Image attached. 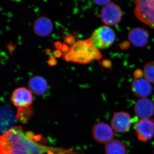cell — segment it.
<instances>
[{
  "label": "cell",
  "mask_w": 154,
  "mask_h": 154,
  "mask_svg": "<svg viewBox=\"0 0 154 154\" xmlns=\"http://www.w3.org/2000/svg\"><path fill=\"white\" fill-rule=\"evenodd\" d=\"M149 38L148 31L143 28H133L128 33L129 41L136 47L138 48L145 46L148 42Z\"/></svg>",
  "instance_id": "7c38bea8"
},
{
  "label": "cell",
  "mask_w": 154,
  "mask_h": 154,
  "mask_svg": "<svg viewBox=\"0 0 154 154\" xmlns=\"http://www.w3.org/2000/svg\"><path fill=\"white\" fill-rule=\"evenodd\" d=\"M34 29L35 33L39 36H48L52 31V22L46 17L39 18L34 23Z\"/></svg>",
  "instance_id": "5bb4252c"
},
{
  "label": "cell",
  "mask_w": 154,
  "mask_h": 154,
  "mask_svg": "<svg viewBox=\"0 0 154 154\" xmlns=\"http://www.w3.org/2000/svg\"><path fill=\"white\" fill-rule=\"evenodd\" d=\"M131 91L137 97L147 98L151 94L152 88L150 82L142 77L134 78L131 85Z\"/></svg>",
  "instance_id": "30bf717a"
},
{
  "label": "cell",
  "mask_w": 154,
  "mask_h": 154,
  "mask_svg": "<svg viewBox=\"0 0 154 154\" xmlns=\"http://www.w3.org/2000/svg\"><path fill=\"white\" fill-rule=\"evenodd\" d=\"M105 152L106 154H126V146L121 140L113 139L105 145Z\"/></svg>",
  "instance_id": "9a60e30c"
},
{
  "label": "cell",
  "mask_w": 154,
  "mask_h": 154,
  "mask_svg": "<svg viewBox=\"0 0 154 154\" xmlns=\"http://www.w3.org/2000/svg\"><path fill=\"white\" fill-rule=\"evenodd\" d=\"M111 0H93L94 2L99 6H105L110 3Z\"/></svg>",
  "instance_id": "ac0fdd59"
},
{
  "label": "cell",
  "mask_w": 154,
  "mask_h": 154,
  "mask_svg": "<svg viewBox=\"0 0 154 154\" xmlns=\"http://www.w3.org/2000/svg\"><path fill=\"white\" fill-rule=\"evenodd\" d=\"M42 137L25 131L20 126L12 128L1 136L0 154H69L70 150L48 146L40 143Z\"/></svg>",
  "instance_id": "6da1fadb"
},
{
  "label": "cell",
  "mask_w": 154,
  "mask_h": 154,
  "mask_svg": "<svg viewBox=\"0 0 154 154\" xmlns=\"http://www.w3.org/2000/svg\"><path fill=\"white\" fill-rule=\"evenodd\" d=\"M132 121L130 115L127 112L125 111L115 112L111 119V127L115 132L125 133L130 128Z\"/></svg>",
  "instance_id": "52a82bcc"
},
{
  "label": "cell",
  "mask_w": 154,
  "mask_h": 154,
  "mask_svg": "<svg viewBox=\"0 0 154 154\" xmlns=\"http://www.w3.org/2000/svg\"><path fill=\"white\" fill-rule=\"evenodd\" d=\"M32 113L33 112L30 107H19L18 108L16 118L22 123H27Z\"/></svg>",
  "instance_id": "2e32d148"
},
{
  "label": "cell",
  "mask_w": 154,
  "mask_h": 154,
  "mask_svg": "<svg viewBox=\"0 0 154 154\" xmlns=\"http://www.w3.org/2000/svg\"><path fill=\"white\" fill-rule=\"evenodd\" d=\"M135 113L140 119H149L154 114V104L152 100L143 98L135 104Z\"/></svg>",
  "instance_id": "8fae6325"
},
{
  "label": "cell",
  "mask_w": 154,
  "mask_h": 154,
  "mask_svg": "<svg viewBox=\"0 0 154 154\" xmlns=\"http://www.w3.org/2000/svg\"></svg>",
  "instance_id": "d6986e66"
},
{
  "label": "cell",
  "mask_w": 154,
  "mask_h": 154,
  "mask_svg": "<svg viewBox=\"0 0 154 154\" xmlns=\"http://www.w3.org/2000/svg\"><path fill=\"white\" fill-rule=\"evenodd\" d=\"M134 129L139 140L143 142L148 141L154 136V120L140 119L135 123Z\"/></svg>",
  "instance_id": "8992f818"
},
{
  "label": "cell",
  "mask_w": 154,
  "mask_h": 154,
  "mask_svg": "<svg viewBox=\"0 0 154 154\" xmlns=\"http://www.w3.org/2000/svg\"><path fill=\"white\" fill-rule=\"evenodd\" d=\"M91 38L98 49H107L114 43L115 33L113 29L108 26H102L94 30Z\"/></svg>",
  "instance_id": "277c9868"
},
{
  "label": "cell",
  "mask_w": 154,
  "mask_h": 154,
  "mask_svg": "<svg viewBox=\"0 0 154 154\" xmlns=\"http://www.w3.org/2000/svg\"><path fill=\"white\" fill-rule=\"evenodd\" d=\"M31 92L38 96H42L47 92L48 85L42 77L36 76L31 78L28 83Z\"/></svg>",
  "instance_id": "4fadbf2b"
},
{
  "label": "cell",
  "mask_w": 154,
  "mask_h": 154,
  "mask_svg": "<svg viewBox=\"0 0 154 154\" xmlns=\"http://www.w3.org/2000/svg\"><path fill=\"white\" fill-rule=\"evenodd\" d=\"M113 130L111 126L104 122L94 125L92 129L93 137L99 143L106 144L113 140Z\"/></svg>",
  "instance_id": "ba28073f"
},
{
  "label": "cell",
  "mask_w": 154,
  "mask_h": 154,
  "mask_svg": "<svg viewBox=\"0 0 154 154\" xmlns=\"http://www.w3.org/2000/svg\"><path fill=\"white\" fill-rule=\"evenodd\" d=\"M99 17L105 25L114 26L121 21L122 11L118 5L110 2L102 9Z\"/></svg>",
  "instance_id": "5b68a950"
},
{
  "label": "cell",
  "mask_w": 154,
  "mask_h": 154,
  "mask_svg": "<svg viewBox=\"0 0 154 154\" xmlns=\"http://www.w3.org/2000/svg\"><path fill=\"white\" fill-rule=\"evenodd\" d=\"M134 13L143 23L154 28V0H134Z\"/></svg>",
  "instance_id": "3957f363"
},
{
  "label": "cell",
  "mask_w": 154,
  "mask_h": 154,
  "mask_svg": "<svg viewBox=\"0 0 154 154\" xmlns=\"http://www.w3.org/2000/svg\"><path fill=\"white\" fill-rule=\"evenodd\" d=\"M102 57L99 49L90 38L76 42L66 54L65 59L66 61L86 64L93 60H100Z\"/></svg>",
  "instance_id": "7a4b0ae2"
},
{
  "label": "cell",
  "mask_w": 154,
  "mask_h": 154,
  "mask_svg": "<svg viewBox=\"0 0 154 154\" xmlns=\"http://www.w3.org/2000/svg\"><path fill=\"white\" fill-rule=\"evenodd\" d=\"M11 101L18 108L30 107L33 101L32 92L25 88H17L12 94Z\"/></svg>",
  "instance_id": "9c48e42d"
},
{
  "label": "cell",
  "mask_w": 154,
  "mask_h": 154,
  "mask_svg": "<svg viewBox=\"0 0 154 154\" xmlns=\"http://www.w3.org/2000/svg\"><path fill=\"white\" fill-rule=\"evenodd\" d=\"M143 73L146 79L150 83H154V61L146 64L144 67Z\"/></svg>",
  "instance_id": "e0dca14e"
}]
</instances>
